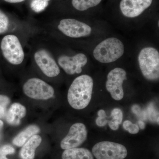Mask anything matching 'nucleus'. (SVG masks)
<instances>
[{
	"label": "nucleus",
	"instance_id": "obj_1",
	"mask_svg": "<svg viewBox=\"0 0 159 159\" xmlns=\"http://www.w3.org/2000/svg\"><path fill=\"white\" fill-rule=\"evenodd\" d=\"M93 87V78L88 75L77 77L71 84L68 92L70 105L76 110L85 108L90 102Z\"/></svg>",
	"mask_w": 159,
	"mask_h": 159
},
{
	"label": "nucleus",
	"instance_id": "obj_2",
	"mask_svg": "<svg viewBox=\"0 0 159 159\" xmlns=\"http://www.w3.org/2000/svg\"><path fill=\"white\" fill-rule=\"evenodd\" d=\"M123 43L116 38H109L102 41L93 51L95 59L102 63H109L116 61L124 54Z\"/></svg>",
	"mask_w": 159,
	"mask_h": 159
},
{
	"label": "nucleus",
	"instance_id": "obj_3",
	"mask_svg": "<svg viewBox=\"0 0 159 159\" xmlns=\"http://www.w3.org/2000/svg\"><path fill=\"white\" fill-rule=\"evenodd\" d=\"M139 62L142 74L149 80L159 78V53L154 48L148 47L142 49L139 56Z\"/></svg>",
	"mask_w": 159,
	"mask_h": 159
},
{
	"label": "nucleus",
	"instance_id": "obj_4",
	"mask_svg": "<svg viewBox=\"0 0 159 159\" xmlns=\"http://www.w3.org/2000/svg\"><path fill=\"white\" fill-rule=\"evenodd\" d=\"M3 56L11 64L18 65L23 62L25 54L19 40L13 34L3 38L1 43Z\"/></svg>",
	"mask_w": 159,
	"mask_h": 159
},
{
	"label": "nucleus",
	"instance_id": "obj_5",
	"mask_svg": "<svg viewBox=\"0 0 159 159\" xmlns=\"http://www.w3.org/2000/svg\"><path fill=\"white\" fill-rule=\"evenodd\" d=\"M23 92L27 97L36 100H46L53 97V88L43 80L37 78L29 79L24 84Z\"/></svg>",
	"mask_w": 159,
	"mask_h": 159
},
{
	"label": "nucleus",
	"instance_id": "obj_6",
	"mask_svg": "<svg viewBox=\"0 0 159 159\" xmlns=\"http://www.w3.org/2000/svg\"><path fill=\"white\" fill-rule=\"evenodd\" d=\"M92 152L97 159H124L128 154L124 145L107 141L96 144Z\"/></svg>",
	"mask_w": 159,
	"mask_h": 159
},
{
	"label": "nucleus",
	"instance_id": "obj_7",
	"mask_svg": "<svg viewBox=\"0 0 159 159\" xmlns=\"http://www.w3.org/2000/svg\"><path fill=\"white\" fill-rule=\"evenodd\" d=\"M126 79V72L121 68H116L109 73L106 87L113 99L117 101L123 99L124 91L122 84Z\"/></svg>",
	"mask_w": 159,
	"mask_h": 159
},
{
	"label": "nucleus",
	"instance_id": "obj_8",
	"mask_svg": "<svg viewBox=\"0 0 159 159\" xmlns=\"http://www.w3.org/2000/svg\"><path fill=\"white\" fill-rule=\"evenodd\" d=\"M87 134L86 127L83 123H74L71 126L67 135L61 140V147L65 150L77 148L85 142Z\"/></svg>",
	"mask_w": 159,
	"mask_h": 159
},
{
	"label": "nucleus",
	"instance_id": "obj_9",
	"mask_svg": "<svg viewBox=\"0 0 159 159\" xmlns=\"http://www.w3.org/2000/svg\"><path fill=\"white\" fill-rule=\"evenodd\" d=\"M58 29L66 36L74 38L88 36L92 32V29L88 25L73 19L61 20Z\"/></svg>",
	"mask_w": 159,
	"mask_h": 159
},
{
	"label": "nucleus",
	"instance_id": "obj_10",
	"mask_svg": "<svg viewBox=\"0 0 159 159\" xmlns=\"http://www.w3.org/2000/svg\"><path fill=\"white\" fill-rule=\"evenodd\" d=\"M88 59L85 54L79 53L73 57L61 56L58 60L60 66L69 75L79 74L82 72V67L86 65Z\"/></svg>",
	"mask_w": 159,
	"mask_h": 159
},
{
	"label": "nucleus",
	"instance_id": "obj_11",
	"mask_svg": "<svg viewBox=\"0 0 159 159\" xmlns=\"http://www.w3.org/2000/svg\"><path fill=\"white\" fill-rule=\"evenodd\" d=\"M35 62L45 75L50 77L58 76L60 70L56 61L44 50L37 51L34 55Z\"/></svg>",
	"mask_w": 159,
	"mask_h": 159
},
{
	"label": "nucleus",
	"instance_id": "obj_12",
	"mask_svg": "<svg viewBox=\"0 0 159 159\" xmlns=\"http://www.w3.org/2000/svg\"><path fill=\"white\" fill-rule=\"evenodd\" d=\"M152 0H121L120 8L124 16L137 17L151 5Z\"/></svg>",
	"mask_w": 159,
	"mask_h": 159
},
{
	"label": "nucleus",
	"instance_id": "obj_13",
	"mask_svg": "<svg viewBox=\"0 0 159 159\" xmlns=\"http://www.w3.org/2000/svg\"><path fill=\"white\" fill-rule=\"evenodd\" d=\"M27 110L24 105L18 102L12 103L6 113V122L11 125H20L21 119L25 116Z\"/></svg>",
	"mask_w": 159,
	"mask_h": 159
},
{
	"label": "nucleus",
	"instance_id": "obj_14",
	"mask_svg": "<svg viewBox=\"0 0 159 159\" xmlns=\"http://www.w3.org/2000/svg\"><path fill=\"white\" fill-rule=\"evenodd\" d=\"M42 139L39 135H34L23 145L20 152L21 159H34L35 150L41 143Z\"/></svg>",
	"mask_w": 159,
	"mask_h": 159
},
{
	"label": "nucleus",
	"instance_id": "obj_15",
	"mask_svg": "<svg viewBox=\"0 0 159 159\" xmlns=\"http://www.w3.org/2000/svg\"><path fill=\"white\" fill-rule=\"evenodd\" d=\"M40 131V129L37 125H29L15 137L12 143L16 146L21 147L31 137L37 134Z\"/></svg>",
	"mask_w": 159,
	"mask_h": 159
},
{
	"label": "nucleus",
	"instance_id": "obj_16",
	"mask_svg": "<svg viewBox=\"0 0 159 159\" xmlns=\"http://www.w3.org/2000/svg\"><path fill=\"white\" fill-rule=\"evenodd\" d=\"M62 159H94L93 154L85 148L66 149L61 156Z\"/></svg>",
	"mask_w": 159,
	"mask_h": 159
},
{
	"label": "nucleus",
	"instance_id": "obj_17",
	"mask_svg": "<svg viewBox=\"0 0 159 159\" xmlns=\"http://www.w3.org/2000/svg\"><path fill=\"white\" fill-rule=\"evenodd\" d=\"M102 0H73L72 5L79 11H85L99 5Z\"/></svg>",
	"mask_w": 159,
	"mask_h": 159
},
{
	"label": "nucleus",
	"instance_id": "obj_18",
	"mask_svg": "<svg viewBox=\"0 0 159 159\" xmlns=\"http://www.w3.org/2000/svg\"><path fill=\"white\" fill-rule=\"evenodd\" d=\"M111 116L113 118L110 121H108L109 126L112 130H116L122 123L123 119L122 111L119 108L114 109L111 113Z\"/></svg>",
	"mask_w": 159,
	"mask_h": 159
},
{
	"label": "nucleus",
	"instance_id": "obj_19",
	"mask_svg": "<svg viewBox=\"0 0 159 159\" xmlns=\"http://www.w3.org/2000/svg\"><path fill=\"white\" fill-rule=\"evenodd\" d=\"M50 0H33L31 2V7L33 11L39 12L44 10L48 5Z\"/></svg>",
	"mask_w": 159,
	"mask_h": 159
},
{
	"label": "nucleus",
	"instance_id": "obj_20",
	"mask_svg": "<svg viewBox=\"0 0 159 159\" xmlns=\"http://www.w3.org/2000/svg\"><path fill=\"white\" fill-rule=\"evenodd\" d=\"M9 25V19L4 12L0 10V34L6 32Z\"/></svg>",
	"mask_w": 159,
	"mask_h": 159
},
{
	"label": "nucleus",
	"instance_id": "obj_21",
	"mask_svg": "<svg viewBox=\"0 0 159 159\" xmlns=\"http://www.w3.org/2000/svg\"><path fill=\"white\" fill-rule=\"evenodd\" d=\"M123 128L131 134H136L139 132V127L137 124H133L131 121L126 120L123 123Z\"/></svg>",
	"mask_w": 159,
	"mask_h": 159
},
{
	"label": "nucleus",
	"instance_id": "obj_22",
	"mask_svg": "<svg viewBox=\"0 0 159 159\" xmlns=\"http://www.w3.org/2000/svg\"><path fill=\"white\" fill-rule=\"evenodd\" d=\"M15 150L10 145H5L0 147V156H6L15 153Z\"/></svg>",
	"mask_w": 159,
	"mask_h": 159
},
{
	"label": "nucleus",
	"instance_id": "obj_23",
	"mask_svg": "<svg viewBox=\"0 0 159 159\" xmlns=\"http://www.w3.org/2000/svg\"><path fill=\"white\" fill-rule=\"evenodd\" d=\"M11 101L9 97L6 95H0V105L5 107H8Z\"/></svg>",
	"mask_w": 159,
	"mask_h": 159
},
{
	"label": "nucleus",
	"instance_id": "obj_24",
	"mask_svg": "<svg viewBox=\"0 0 159 159\" xmlns=\"http://www.w3.org/2000/svg\"><path fill=\"white\" fill-rule=\"evenodd\" d=\"M108 123V121L106 119V118H102L100 117H98L96 120V123L97 125L100 127L104 126L106 125Z\"/></svg>",
	"mask_w": 159,
	"mask_h": 159
},
{
	"label": "nucleus",
	"instance_id": "obj_25",
	"mask_svg": "<svg viewBox=\"0 0 159 159\" xmlns=\"http://www.w3.org/2000/svg\"><path fill=\"white\" fill-rule=\"evenodd\" d=\"M7 107L0 105V119H3L6 117L7 113Z\"/></svg>",
	"mask_w": 159,
	"mask_h": 159
},
{
	"label": "nucleus",
	"instance_id": "obj_26",
	"mask_svg": "<svg viewBox=\"0 0 159 159\" xmlns=\"http://www.w3.org/2000/svg\"><path fill=\"white\" fill-rule=\"evenodd\" d=\"M97 115H98V116L102 118H106L107 117L105 111L102 109L98 111Z\"/></svg>",
	"mask_w": 159,
	"mask_h": 159
},
{
	"label": "nucleus",
	"instance_id": "obj_27",
	"mask_svg": "<svg viewBox=\"0 0 159 159\" xmlns=\"http://www.w3.org/2000/svg\"><path fill=\"white\" fill-rule=\"evenodd\" d=\"M140 110V107L139 106L134 105L132 107V111L135 114H137Z\"/></svg>",
	"mask_w": 159,
	"mask_h": 159
},
{
	"label": "nucleus",
	"instance_id": "obj_28",
	"mask_svg": "<svg viewBox=\"0 0 159 159\" xmlns=\"http://www.w3.org/2000/svg\"><path fill=\"white\" fill-rule=\"evenodd\" d=\"M138 124L139 125V127L141 129H145V124L143 121L142 120H139L138 122Z\"/></svg>",
	"mask_w": 159,
	"mask_h": 159
},
{
	"label": "nucleus",
	"instance_id": "obj_29",
	"mask_svg": "<svg viewBox=\"0 0 159 159\" xmlns=\"http://www.w3.org/2000/svg\"><path fill=\"white\" fill-rule=\"evenodd\" d=\"M4 1L9 3H16L21 2H22L25 0H4Z\"/></svg>",
	"mask_w": 159,
	"mask_h": 159
},
{
	"label": "nucleus",
	"instance_id": "obj_30",
	"mask_svg": "<svg viewBox=\"0 0 159 159\" xmlns=\"http://www.w3.org/2000/svg\"><path fill=\"white\" fill-rule=\"evenodd\" d=\"M4 123L2 120L0 119V139H1L2 136V130Z\"/></svg>",
	"mask_w": 159,
	"mask_h": 159
},
{
	"label": "nucleus",
	"instance_id": "obj_31",
	"mask_svg": "<svg viewBox=\"0 0 159 159\" xmlns=\"http://www.w3.org/2000/svg\"><path fill=\"white\" fill-rule=\"evenodd\" d=\"M0 159H8L6 157V156H0Z\"/></svg>",
	"mask_w": 159,
	"mask_h": 159
}]
</instances>
